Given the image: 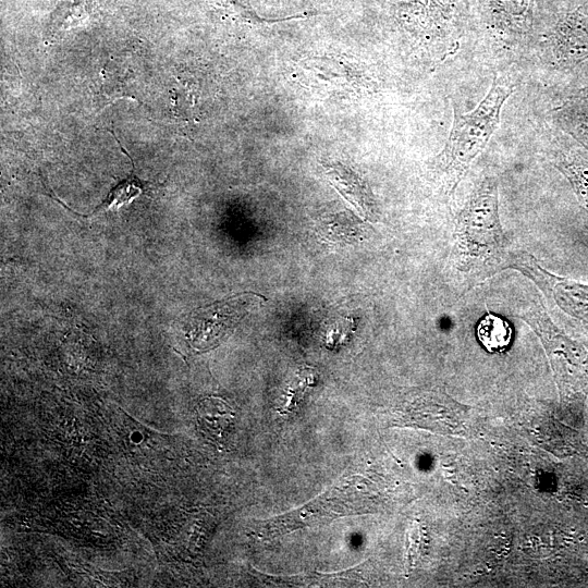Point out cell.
I'll use <instances>...</instances> for the list:
<instances>
[{
	"label": "cell",
	"mask_w": 588,
	"mask_h": 588,
	"mask_svg": "<svg viewBox=\"0 0 588 588\" xmlns=\"http://www.w3.org/2000/svg\"><path fill=\"white\" fill-rule=\"evenodd\" d=\"M513 90V84L494 76L488 94L475 110L463 113L454 108L449 138L433 162L434 173L450 195L487 146L498 127L502 107Z\"/></svg>",
	"instance_id": "obj_1"
},
{
	"label": "cell",
	"mask_w": 588,
	"mask_h": 588,
	"mask_svg": "<svg viewBox=\"0 0 588 588\" xmlns=\"http://www.w3.org/2000/svg\"><path fill=\"white\" fill-rule=\"evenodd\" d=\"M454 255L461 270L501 268L509 252L499 216V187L483 176L461 209L454 230Z\"/></svg>",
	"instance_id": "obj_2"
},
{
	"label": "cell",
	"mask_w": 588,
	"mask_h": 588,
	"mask_svg": "<svg viewBox=\"0 0 588 588\" xmlns=\"http://www.w3.org/2000/svg\"><path fill=\"white\" fill-rule=\"evenodd\" d=\"M518 317L544 350L561 404L581 407L588 397V350L561 330L541 303L530 305Z\"/></svg>",
	"instance_id": "obj_3"
},
{
	"label": "cell",
	"mask_w": 588,
	"mask_h": 588,
	"mask_svg": "<svg viewBox=\"0 0 588 588\" xmlns=\"http://www.w3.org/2000/svg\"><path fill=\"white\" fill-rule=\"evenodd\" d=\"M501 269L530 279L564 315L588 331V284L552 273L526 252H509Z\"/></svg>",
	"instance_id": "obj_4"
},
{
	"label": "cell",
	"mask_w": 588,
	"mask_h": 588,
	"mask_svg": "<svg viewBox=\"0 0 588 588\" xmlns=\"http://www.w3.org/2000/svg\"><path fill=\"white\" fill-rule=\"evenodd\" d=\"M467 406L458 403L442 391H432L416 396L397 412L400 425L416 426L444 434L468 436L475 425Z\"/></svg>",
	"instance_id": "obj_5"
},
{
	"label": "cell",
	"mask_w": 588,
	"mask_h": 588,
	"mask_svg": "<svg viewBox=\"0 0 588 588\" xmlns=\"http://www.w3.org/2000/svg\"><path fill=\"white\" fill-rule=\"evenodd\" d=\"M261 296L253 293L238 294L225 301L194 310L186 323V336L196 350H208L240 322Z\"/></svg>",
	"instance_id": "obj_6"
},
{
	"label": "cell",
	"mask_w": 588,
	"mask_h": 588,
	"mask_svg": "<svg viewBox=\"0 0 588 588\" xmlns=\"http://www.w3.org/2000/svg\"><path fill=\"white\" fill-rule=\"evenodd\" d=\"M550 50L556 63L563 66H573L586 60L588 16L574 12L561 21L551 36Z\"/></svg>",
	"instance_id": "obj_7"
},
{
	"label": "cell",
	"mask_w": 588,
	"mask_h": 588,
	"mask_svg": "<svg viewBox=\"0 0 588 588\" xmlns=\"http://www.w3.org/2000/svg\"><path fill=\"white\" fill-rule=\"evenodd\" d=\"M326 174L330 183L365 219L373 218L372 198L365 183L355 172L336 163L326 166Z\"/></svg>",
	"instance_id": "obj_8"
},
{
	"label": "cell",
	"mask_w": 588,
	"mask_h": 588,
	"mask_svg": "<svg viewBox=\"0 0 588 588\" xmlns=\"http://www.w3.org/2000/svg\"><path fill=\"white\" fill-rule=\"evenodd\" d=\"M199 429L215 441H222L233 426L235 414L230 404L217 396L203 399L196 407Z\"/></svg>",
	"instance_id": "obj_9"
},
{
	"label": "cell",
	"mask_w": 588,
	"mask_h": 588,
	"mask_svg": "<svg viewBox=\"0 0 588 588\" xmlns=\"http://www.w3.org/2000/svg\"><path fill=\"white\" fill-rule=\"evenodd\" d=\"M476 335L488 352L501 353L510 346L513 329L506 319L488 311L477 323Z\"/></svg>",
	"instance_id": "obj_10"
},
{
	"label": "cell",
	"mask_w": 588,
	"mask_h": 588,
	"mask_svg": "<svg viewBox=\"0 0 588 588\" xmlns=\"http://www.w3.org/2000/svg\"><path fill=\"white\" fill-rule=\"evenodd\" d=\"M556 119L564 131L588 150V97L574 95L556 109Z\"/></svg>",
	"instance_id": "obj_11"
},
{
	"label": "cell",
	"mask_w": 588,
	"mask_h": 588,
	"mask_svg": "<svg viewBox=\"0 0 588 588\" xmlns=\"http://www.w3.org/2000/svg\"><path fill=\"white\" fill-rule=\"evenodd\" d=\"M146 183L139 180L133 172L127 179L119 182L107 195L105 200L95 209L108 210L120 208L128 204L135 197L139 196L145 191Z\"/></svg>",
	"instance_id": "obj_12"
},
{
	"label": "cell",
	"mask_w": 588,
	"mask_h": 588,
	"mask_svg": "<svg viewBox=\"0 0 588 588\" xmlns=\"http://www.w3.org/2000/svg\"><path fill=\"white\" fill-rule=\"evenodd\" d=\"M315 382L316 373L314 369L309 367L301 368L285 389L282 406L284 413L296 408Z\"/></svg>",
	"instance_id": "obj_13"
},
{
	"label": "cell",
	"mask_w": 588,
	"mask_h": 588,
	"mask_svg": "<svg viewBox=\"0 0 588 588\" xmlns=\"http://www.w3.org/2000/svg\"><path fill=\"white\" fill-rule=\"evenodd\" d=\"M62 10L64 13L61 14L60 22L64 25H74L75 22L81 21L87 15V4L84 0H74L69 4L63 5Z\"/></svg>",
	"instance_id": "obj_14"
},
{
	"label": "cell",
	"mask_w": 588,
	"mask_h": 588,
	"mask_svg": "<svg viewBox=\"0 0 588 588\" xmlns=\"http://www.w3.org/2000/svg\"><path fill=\"white\" fill-rule=\"evenodd\" d=\"M575 96H579V97H588V86L579 89Z\"/></svg>",
	"instance_id": "obj_15"
}]
</instances>
